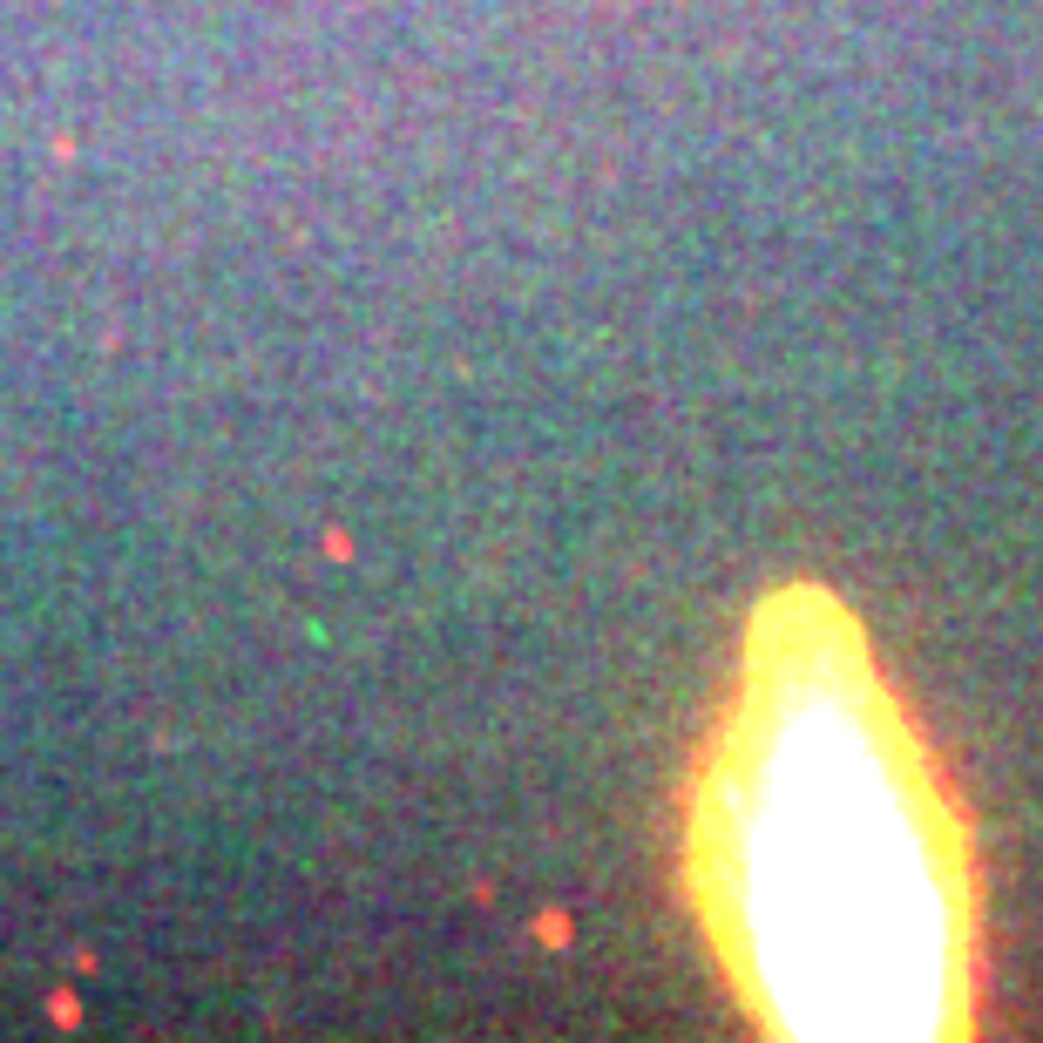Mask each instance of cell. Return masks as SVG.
Here are the masks:
<instances>
[{
	"instance_id": "1",
	"label": "cell",
	"mask_w": 1043,
	"mask_h": 1043,
	"mask_svg": "<svg viewBox=\"0 0 1043 1043\" xmlns=\"http://www.w3.org/2000/svg\"><path fill=\"white\" fill-rule=\"evenodd\" d=\"M698 854L732 969L780 1030H962L976 955L962 827L867 644L827 604L752 651Z\"/></svg>"
}]
</instances>
